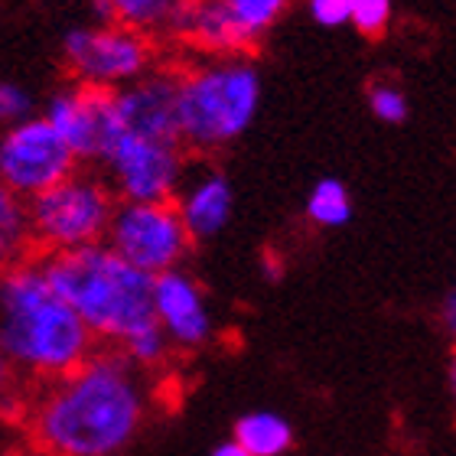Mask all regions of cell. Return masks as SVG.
I'll list each match as a JSON object with an SVG mask.
<instances>
[{
    "label": "cell",
    "instance_id": "obj_1",
    "mask_svg": "<svg viewBox=\"0 0 456 456\" xmlns=\"http://www.w3.org/2000/svg\"><path fill=\"white\" fill-rule=\"evenodd\" d=\"M121 349L98 346L76 371L29 385L23 428L37 456H114L143 424L147 395Z\"/></svg>",
    "mask_w": 456,
    "mask_h": 456
},
{
    "label": "cell",
    "instance_id": "obj_2",
    "mask_svg": "<svg viewBox=\"0 0 456 456\" xmlns=\"http://www.w3.org/2000/svg\"><path fill=\"white\" fill-rule=\"evenodd\" d=\"M98 349L88 326L49 287L39 257L0 271V352L27 385H46Z\"/></svg>",
    "mask_w": 456,
    "mask_h": 456
},
{
    "label": "cell",
    "instance_id": "obj_3",
    "mask_svg": "<svg viewBox=\"0 0 456 456\" xmlns=\"http://www.w3.org/2000/svg\"><path fill=\"white\" fill-rule=\"evenodd\" d=\"M37 257L53 294L88 326L98 346L118 349L134 333L157 326L153 277L118 257L105 241Z\"/></svg>",
    "mask_w": 456,
    "mask_h": 456
},
{
    "label": "cell",
    "instance_id": "obj_4",
    "mask_svg": "<svg viewBox=\"0 0 456 456\" xmlns=\"http://www.w3.org/2000/svg\"><path fill=\"white\" fill-rule=\"evenodd\" d=\"M176 72L180 147L190 157L222 151L255 124L261 108V72L248 56L196 59Z\"/></svg>",
    "mask_w": 456,
    "mask_h": 456
},
{
    "label": "cell",
    "instance_id": "obj_5",
    "mask_svg": "<svg viewBox=\"0 0 456 456\" xmlns=\"http://www.w3.org/2000/svg\"><path fill=\"white\" fill-rule=\"evenodd\" d=\"M118 206L102 173L76 170L62 183L27 200L33 255H59L105 241L108 222Z\"/></svg>",
    "mask_w": 456,
    "mask_h": 456
},
{
    "label": "cell",
    "instance_id": "obj_6",
    "mask_svg": "<svg viewBox=\"0 0 456 456\" xmlns=\"http://www.w3.org/2000/svg\"><path fill=\"white\" fill-rule=\"evenodd\" d=\"M157 59V39L121 23L72 27L62 39V62L69 78L105 92H121L124 86L147 76L153 66H160Z\"/></svg>",
    "mask_w": 456,
    "mask_h": 456
},
{
    "label": "cell",
    "instance_id": "obj_7",
    "mask_svg": "<svg viewBox=\"0 0 456 456\" xmlns=\"http://www.w3.org/2000/svg\"><path fill=\"white\" fill-rule=\"evenodd\" d=\"M105 245L143 274L183 267L192 245L180 212L170 202H118L105 232Z\"/></svg>",
    "mask_w": 456,
    "mask_h": 456
},
{
    "label": "cell",
    "instance_id": "obj_8",
    "mask_svg": "<svg viewBox=\"0 0 456 456\" xmlns=\"http://www.w3.org/2000/svg\"><path fill=\"white\" fill-rule=\"evenodd\" d=\"M190 167V153L173 141L121 134L102 160V180L118 202H170Z\"/></svg>",
    "mask_w": 456,
    "mask_h": 456
},
{
    "label": "cell",
    "instance_id": "obj_9",
    "mask_svg": "<svg viewBox=\"0 0 456 456\" xmlns=\"http://www.w3.org/2000/svg\"><path fill=\"white\" fill-rule=\"evenodd\" d=\"M78 170V160L46 118H27L0 134V183L33 200Z\"/></svg>",
    "mask_w": 456,
    "mask_h": 456
},
{
    "label": "cell",
    "instance_id": "obj_10",
    "mask_svg": "<svg viewBox=\"0 0 456 456\" xmlns=\"http://www.w3.org/2000/svg\"><path fill=\"white\" fill-rule=\"evenodd\" d=\"M53 131L66 141L72 157L88 167H102L114 141L124 134L121 118H118V105H114V92L105 88H88V86H72L53 92L43 114Z\"/></svg>",
    "mask_w": 456,
    "mask_h": 456
},
{
    "label": "cell",
    "instance_id": "obj_11",
    "mask_svg": "<svg viewBox=\"0 0 456 456\" xmlns=\"http://www.w3.org/2000/svg\"><path fill=\"white\" fill-rule=\"evenodd\" d=\"M176 86L180 72L173 66H153L147 76L114 92V105L124 134L147 141L180 143V118H176Z\"/></svg>",
    "mask_w": 456,
    "mask_h": 456
},
{
    "label": "cell",
    "instance_id": "obj_12",
    "mask_svg": "<svg viewBox=\"0 0 456 456\" xmlns=\"http://www.w3.org/2000/svg\"><path fill=\"white\" fill-rule=\"evenodd\" d=\"M153 316L176 349H200L212 339L206 290L186 267H173L153 277Z\"/></svg>",
    "mask_w": 456,
    "mask_h": 456
},
{
    "label": "cell",
    "instance_id": "obj_13",
    "mask_svg": "<svg viewBox=\"0 0 456 456\" xmlns=\"http://www.w3.org/2000/svg\"><path fill=\"white\" fill-rule=\"evenodd\" d=\"M163 37L200 53V59L248 56L251 53L222 0H176Z\"/></svg>",
    "mask_w": 456,
    "mask_h": 456
},
{
    "label": "cell",
    "instance_id": "obj_14",
    "mask_svg": "<svg viewBox=\"0 0 456 456\" xmlns=\"http://www.w3.org/2000/svg\"><path fill=\"white\" fill-rule=\"evenodd\" d=\"M173 206L180 212L192 245H200V241H212L225 232L228 219L235 212V190L219 167H209V163L192 167L190 157V167H186V176L173 196Z\"/></svg>",
    "mask_w": 456,
    "mask_h": 456
},
{
    "label": "cell",
    "instance_id": "obj_15",
    "mask_svg": "<svg viewBox=\"0 0 456 456\" xmlns=\"http://www.w3.org/2000/svg\"><path fill=\"white\" fill-rule=\"evenodd\" d=\"M235 444L248 456H281L294 447V428L274 411H255L235 424Z\"/></svg>",
    "mask_w": 456,
    "mask_h": 456
},
{
    "label": "cell",
    "instance_id": "obj_16",
    "mask_svg": "<svg viewBox=\"0 0 456 456\" xmlns=\"http://www.w3.org/2000/svg\"><path fill=\"white\" fill-rule=\"evenodd\" d=\"M33 255L29 245V222H27V200L10 192L0 183V271L17 265Z\"/></svg>",
    "mask_w": 456,
    "mask_h": 456
},
{
    "label": "cell",
    "instance_id": "obj_17",
    "mask_svg": "<svg viewBox=\"0 0 456 456\" xmlns=\"http://www.w3.org/2000/svg\"><path fill=\"white\" fill-rule=\"evenodd\" d=\"M304 212L316 228H342L352 219V196L346 190V183L336 176L316 180L310 196H306Z\"/></svg>",
    "mask_w": 456,
    "mask_h": 456
},
{
    "label": "cell",
    "instance_id": "obj_18",
    "mask_svg": "<svg viewBox=\"0 0 456 456\" xmlns=\"http://www.w3.org/2000/svg\"><path fill=\"white\" fill-rule=\"evenodd\" d=\"M222 4L235 20L238 33L245 37L248 49H255L290 7V0H222Z\"/></svg>",
    "mask_w": 456,
    "mask_h": 456
},
{
    "label": "cell",
    "instance_id": "obj_19",
    "mask_svg": "<svg viewBox=\"0 0 456 456\" xmlns=\"http://www.w3.org/2000/svg\"><path fill=\"white\" fill-rule=\"evenodd\" d=\"M111 10V20L121 27L141 29L147 37L163 39L167 20H170L176 0H105Z\"/></svg>",
    "mask_w": 456,
    "mask_h": 456
},
{
    "label": "cell",
    "instance_id": "obj_20",
    "mask_svg": "<svg viewBox=\"0 0 456 456\" xmlns=\"http://www.w3.org/2000/svg\"><path fill=\"white\" fill-rule=\"evenodd\" d=\"M118 349L127 355V359L137 365V369H157L163 362L170 359V339L163 336L160 326H147L141 333H134L131 339H124Z\"/></svg>",
    "mask_w": 456,
    "mask_h": 456
},
{
    "label": "cell",
    "instance_id": "obj_21",
    "mask_svg": "<svg viewBox=\"0 0 456 456\" xmlns=\"http://www.w3.org/2000/svg\"><path fill=\"white\" fill-rule=\"evenodd\" d=\"M369 108L381 124H404L411 111L404 88L388 82V78H379L369 86Z\"/></svg>",
    "mask_w": 456,
    "mask_h": 456
},
{
    "label": "cell",
    "instance_id": "obj_22",
    "mask_svg": "<svg viewBox=\"0 0 456 456\" xmlns=\"http://www.w3.org/2000/svg\"><path fill=\"white\" fill-rule=\"evenodd\" d=\"M395 17V0H349V27L362 37H385Z\"/></svg>",
    "mask_w": 456,
    "mask_h": 456
},
{
    "label": "cell",
    "instance_id": "obj_23",
    "mask_svg": "<svg viewBox=\"0 0 456 456\" xmlns=\"http://www.w3.org/2000/svg\"><path fill=\"white\" fill-rule=\"evenodd\" d=\"M27 381L20 379V371L7 362V355L0 352V418H17L23 420L27 411Z\"/></svg>",
    "mask_w": 456,
    "mask_h": 456
},
{
    "label": "cell",
    "instance_id": "obj_24",
    "mask_svg": "<svg viewBox=\"0 0 456 456\" xmlns=\"http://www.w3.org/2000/svg\"><path fill=\"white\" fill-rule=\"evenodd\" d=\"M33 98H29L27 88H20L17 82L10 78H0V124H20L33 118Z\"/></svg>",
    "mask_w": 456,
    "mask_h": 456
},
{
    "label": "cell",
    "instance_id": "obj_25",
    "mask_svg": "<svg viewBox=\"0 0 456 456\" xmlns=\"http://www.w3.org/2000/svg\"><path fill=\"white\" fill-rule=\"evenodd\" d=\"M306 10L323 29L349 27V0H306Z\"/></svg>",
    "mask_w": 456,
    "mask_h": 456
},
{
    "label": "cell",
    "instance_id": "obj_26",
    "mask_svg": "<svg viewBox=\"0 0 456 456\" xmlns=\"http://www.w3.org/2000/svg\"><path fill=\"white\" fill-rule=\"evenodd\" d=\"M440 323H444V330H447L450 339L456 342V281L447 290V297H444V306H440Z\"/></svg>",
    "mask_w": 456,
    "mask_h": 456
},
{
    "label": "cell",
    "instance_id": "obj_27",
    "mask_svg": "<svg viewBox=\"0 0 456 456\" xmlns=\"http://www.w3.org/2000/svg\"><path fill=\"white\" fill-rule=\"evenodd\" d=\"M261 271H265L267 281H281V274H284V265L277 261V255H265V261H261Z\"/></svg>",
    "mask_w": 456,
    "mask_h": 456
},
{
    "label": "cell",
    "instance_id": "obj_28",
    "mask_svg": "<svg viewBox=\"0 0 456 456\" xmlns=\"http://www.w3.org/2000/svg\"><path fill=\"white\" fill-rule=\"evenodd\" d=\"M212 456H248V453H245V450H241V447H238L235 440H232V444H222V447L216 450V453H212Z\"/></svg>",
    "mask_w": 456,
    "mask_h": 456
},
{
    "label": "cell",
    "instance_id": "obj_29",
    "mask_svg": "<svg viewBox=\"0 0 456 456\" xmlns=\"http://www.w3.org/2000/svg\"><path fill=\"white\" fill-rule=\"evenodd\" d=\"M447 381H450V395H453V401H456V352H453V359H450Z\"/></svg>",
    "mask_w": 456,
    "mask_h": 456
}]
</instances>
